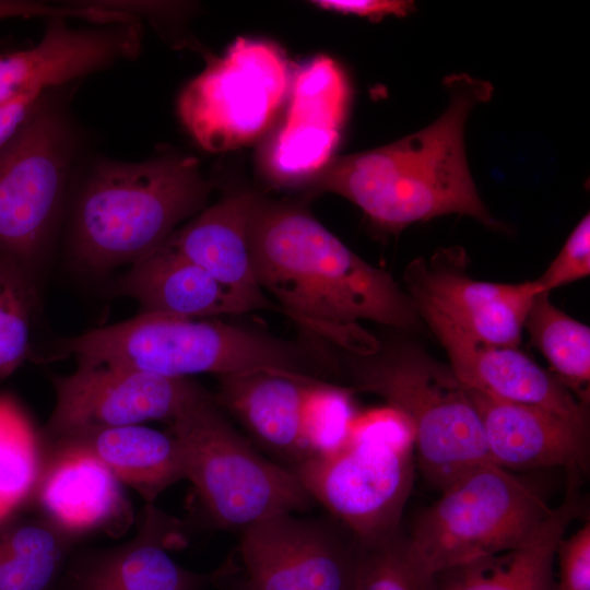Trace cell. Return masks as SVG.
<instances>
[{"label": "cell", "mask_w": 590, "mask_h": 590, "mask_svg": "<svg viewBox=\"0 0 590 590\" xmlns=\"http://www.w3.org/2000/svg\"><path fill=\"white\" fill-rule=\"evenodd\" d=\"M248 243L264 294L304 332L339 350L354 355L379 350V340L361 320L418 327L417 310L397 281L346 247L303 205L259 196Z\"/></svg>", "instance_id": "cell-1"}, {"label": "cell", "mask_w": 590, "mask_h": 590, "mask_svg": "<svg viewBox=\"0 0 590 590\" xmlns=\"http://www.w3.org/2000/svg\"><path fill=\"white\" fill-rule=\"evenodd\" d=\"M445 85L448 106L430 125L380 148L334 156L305 188L347 199L388 232L449 214L500 229L476 190L464 146L469 115L493 87L468 74L449 75Z\"/></svg>", "instance_id": "cell-2"}, {"label": "cell", "mask_w": 590, "mask_h": 590, "mask_svg": "<svg viewBox=\"0 0 590 590\" xmlns=\"http://www.w3.org/2000/svg\"><path fill=\"white\" fill-rule=\"evenodd\" d=\"M211 190L193 156L102 161L74 203L71 259L80 270L97 274L130 266L206 208Z\"/></svg>", "instance_id": "cell-3"}, {"label": "cell", "mask_w": 590, "mask_h": 590, "mask_svg": "<svg viewBox=\"0 0 590 590\" xmlns=\"http://www.w3.org/2000/svg\"><path fill=\"white\" fill-rule=\"evenodd\" d=\"M288 341L268 332L212 318L141 314L94 328L59 344L58 355H72L167 378L217 376L272 369L322 379L328 357L309 334Z\"/></svg>", "instance_id": "cell-4"}, {"label": "cell", "mask_w": 590, "mask_h": 590, "mask_svg": "<svg viewBox=\"0 0 590 590\" xmlns=\"http://www.w3.org/2000/svg\"><path fill=\"white\" fill-rule=\"evenodd\" d=\"M334 351L351 388L382 398L409 423L417 467L441 492L476 467L492 462L479 414L450 366L406 343L380 345L369 355Z\"/></svg>", "instance_id": "cell-5"}, {"label": "cell", "mask_w": 590, "mask_h": 590, "mask_svg": "<svg viewBox=\"0 0 590 590\" xmlns=\"http://www.w3.org/2000/svg\"><path fill=\"white\" fill-rule=\"evenodd\" d=\"M414 467L412 429L387 405L357 413L340 449L310 457L293 471L314 502L357 543L369 544L402 530Z\"/></svg>", "instance_id": "cell-6"}, {"label": "cell", "mask_w": 590, "mask_h": 590, "mask_svg": "<svg viewBox=\"0 0 590 590\" xmlns=\"http://www.w3.org/2000/svg\"><path fill=\"white\" fill-rule=\"evenodd\" d=\"M553 512L531 483L487 462L457 479L421 511L403 533L405 552L430 580L449 568L530 543Z\"/></svg>", "instance_id": "cell-7"}, {"label": "cell", "mask_w": 590, "mask_h": 590, "mask_svg": "<svg viewBox=\"0 0 590 590\" xmlns=\"http://www.w3.org/2000/svg\"><path fill=\"white\" fill-rule=\"evenodd\" d=\"M168 430L180 447L186 480L217 527L241 531L312 506L295 472L261 456L206 390L184 408Z\"/></svg>", "instance_id": "cell-8"}, {"label": "cell", "mask_w": 590, "mask_h": 590, "mask_svg": "<svg viewBox=\"0 0 590 590\" xmlns=\"http://www.w3.org/2000/svg\"><path fill=\"white\" fill-rule=\"evenodd\" d=\"M291 84L288 62L275 45L239 37L182 88L179 118L205 151L234 150L269 128Z\"/></svg>", "instance_id": "cell-9"}, {"label": "cell", "mask_w": 590, "mask_h": 590, "mask_svg": "<svg viewBox=\"0 0 590 590\" xmlns=\"http://www.w3.org/2000/svg\"><path fill=\"white\" fill-rule=\"evenodd\" d=\"M45 96L0 150V257L34 276L62 205L73 156L66 119Z\"/></svg>", "instance_id": "cell-10"}, {"label": "cell", "mask_w": 590, "mask_h": 590, "mask_svg": "<svg viewBox=\"0 0 590 590\" xmlns=\"http://www.w3.org/2000/svg\"><path fill=\"white\" fill-rule=\"evenodd\" d=\"M357 545L320 518L282 514L241 530L234 558L214 570L231 590H353Z\"/></svg>", "instance_id": "cell-11"}, {"label": "cell", "mask_w": 590, "mask_h": 590, "mask_svg": "<svg viewBox=\"0 0 590 590\" xmlns=\"http://www.w3.org/2000/svg\"><path fill=\"white\" fill-rule=\"evenodd\" d=\"M75 359L74 371L52 379L56 400L47 428L56 440L151 421L169 424L205 391L190 378H167L120 365Z\"/></svg>", "instance_id": "cell-12"}, {"label": "cell", "mask_w": 590, "mask_h": 590, "mask_svg": "<svg viewBox=\"0 0 590 590\" xmlns=\"http://www.w3.org/2000/svg\"><path fill=\"white\" fill-rule=\"evenodd\" d=\"M467 264L459 248L417 258L404 270L405 292L416 310H432L484 342L518 347L528 311L541 293L534 280L479 281L468 274Z\"/></svg>", "instance_id": "cell-13"}, {"label": "cell", "mask_w": 590, "mask_h": 590, "mask_svg": "<svg viewBox=\"0 0 590 590\" xmlns=\"http://www.w3.org/2000/svg\"><path fill=\"white\" fill-rule=\"evenodd\" d=\"M350 101L347 76L332 58L318 56L296 72L284 119L262 155L272 182L305 187L334 157Z\"/></svg>", "instance_id": "cell-14"}, {"label": "cell", "mask_w": 590, "mask_h": 590, "mask_svg": "<svg viewBox=\"0 0 590 590\" xmlns=\"http://www.w3.org/2000/svg\"><path fill=\"white\" fill-rule=\"evenodd\" d=\"M181 541L179 522L148 504L130 541L71 558L57 590H203L213 573L189 570L168 553Z\"/></svg>", "instance_id": "cell-15"}, {"label": "cell", "mask_w": 590, "mask_h": 590, "mask_svg": "<svg viewBox=\"0 0 590 590\" xmlns=\"http://www.w3.org/2000/svg\"><path fill=\"white\" fill-rule=\"evenodd\" d=\"M417 314L445 349L450 368L465 388L589 422L588 405L519 347L484 342L432 310L418 309Z\"/></svg>", "instance_id": "cell-16"}, {"label": "cell", "mask_w": 590, "mask_h": 590, "mask_svg": "<svg viewBox=\"0 0 590 590\" xmlns=\"http://www.w3.org/2000/svg\"><path fill=\"white\" fill-rule=\"evenodd\" d=\"M56 445L32 496L43 518L71 540L94 532L125 534L134 514L118 479L86 448L68 440Z\"/></svg>", "instance_id": "cell-17"}, {"label": "cell", "mask_w": 590, "mask_h": 590, "mask_svg": "<svg viewBox=\"0 0 590 590\" xmlns=\"http://www.w3.org/2000/svg\"><path fill=\"white\" fill-rule=\"evenodd\" d=\"M49 20L36 46L0 56V105L133 58L140 48L137 23L72 28L63 17Z\"/></svg>", "instance_id": "cell-18"}, {"label": "cell", "mask_w": 590, "mask_h": 590, "mask_svg": "<svg viewBox=\"0 0 590 590\" xmlns=\"http://www.w3.org/2000/svg\"><path fill=\"white\" fill-rule=\"evenodd\" d=\"M468 389V388H467ZM492 462L506 470L562 467L580 477L588 465L589 422L468 389Z\"/></svg>", "instance_id": "cell-19"}, {"label": "cell", "mask_w": 590, "mask_h": 590, "mask_svg": "<svg viewBox=\"0 0 590 590\" xmlns=\"http://www.w3.org/2000/svg\"><path fill=\"white\" fill-rule=\"evenodd\" d=\"M258 198L247 190L229 192L179 226L165 243L205 270L249 311L283 314L261 290L252 269L248 231Z\"/></svg>", "instance_id": "cell-20"}, {"label": "cell", "mask_w": 590, "mask_h": 590, "mask_svg": "<svg viewBox=\"0 0 590 590\" xmlns=\"http://www.w3.org/2000/svg\"><path fill=\"white\" fill-rule=\"evenodd\" d=\"M214 401L235 417L252 439L293 470L306 458L300 409L306 387L319 379L272 369L216 377Z\"/></svg>", "instance_id": "cell-21"}, {"label": "cell", "mask_w": 590, "mask_h": 590, "mask_svg": "<svg viewBox=\"0 0 590 590\" xmlns=\"http://www.w3.org/2000/svg\"><path fill=\"white\" fill-rule=\"evenodd\" d=\"M118 292L135 300L141 314L204 319L249 311L205 270L165 241L129 266Z\"/></svg>", "instance_id": "cell-22"}, {"label": "cell", "mask_w": 590, "mask_h": 590, "mask_svg": "<svg viewBox=\"0 0 590 590\" xmlns=\"http://www.w3.org/2000/svg\"><path fill=\"white\" fill-rule=\"evenodd\" d=\"M578 484L568 479L564 500L533 541L444 570L430 579L428 590H553L557 544L580 514Z\"/></svg>", "instance_id": "cell-23"}, {"label": "cell", "mask_w": 590, "mask_h": 590, "mask_svg": "<svg viewBox=\"0 0 590 590\" xmlns=\"http://www.w3.org/2000/svg\"><path fill=\"white\" fill-rule=\"evenodd\" d=\"M59 440L86 448L148 504H153L176 482L186 480L180 447L168 429L161 432L135 424L90 430Z\"/></svg>", "instance_id": "cell-24"}, {"label": "cell", "mask_w": 590, "mask_h": 590, "mask_svg": "<svg viewBox=\"0 0 590 590\" xmlns=\"http://www.w3.org/2000/svg\"><path fill=\"white\" fill-rule=\"evenodd\" d=\"M70 541L43 517L0 522V590H57Z\"/></svg>", "instance_id": "cell-25"}, {"label": "cell", "mask_w": 590, "mask_h": 590, "mask_svg": "<svg viewBox=\"0 0 590 590\" xmlns=\"http://www.w3.org/2000/svg\"><path fill=\"white\" fill-rule=\"evenodd\" d=\"M552 374L583 404L589 403L590 329L557 308L550 293L534 297L524 327Z\"/></svg>", "instance_id": "cell-26"}, {"label": "cell", "mask_w": 590, "mask_h": 590, "mask_svg": "<svg viewBox=\"0 0 590 590\" xmlns=\"http://www.w3.org/2000/svg\"><path fill=\"white\" fill-rule=\"evenodd\" d=\"M43 465L31 420L13 398L0 394V522L33 496Z\"/></svg>", "instance_id": "cell-27"}, {"label": "cell", "mask_w": 590, "mask_h": 590, "mask_svg": "<svg viewBox=\"0 0 590 590\" xmlns=\"http://www.w3.org/2000/svg\"><path fill=\"white\" fill-rule=\"evenodd\" d=\"M36 304L35 276L0 257V380L12 375L32 355Z\"/></svg>", "instance_id": "cell-28"}, {"label": "cell", "mask_w": 590, "mask_h": 590, "mask_svg": "<svg viewBox=\"0 0 590 590\" xmlns=\"http://www.w3.org/2000/svg\"><path fill=\"white\" fill-rule=\"evenodd\" d=\"M351 387L316 379L305 389L300 409V433L307 458L326 456L347 440L358 413ZM305 459V460H306Z\"/></svg>", "instance_id": "cell-29"}, {"label": "cell", "mask_w": 590, "mask_h": 590, "mask_svg": "<svg viewBox=\"0 0 590 590\" xmlns=\"http://www.w3.org/2000/svg\"><path fill=\"white\" fill-rule=\"evenodd\" d=\"M356 542V541H355ZM353 590H428L430 580L413 566L402 530L384 541L357 543Z\"/></svg>", "instance_id": "cell-30"}, {"label": "cell", "mask_w": 590, "mask_h": 590, "mask_svg": "<svg viewBox=\"0 0 590 590\" xmlns=\"http://www.w3.org/2000/svg\"><path fill=\"white\" fill-rule=\"evenodd\" d=\"M590 274V216L587 213L574 227L546 270L534 280L540 292L570 284Z\"/></svg>", "instance_id": "cell-31"}, {"label": "cell", "mask_w": 590, "mask_h": 590, "mask_svg": "<svg viewBox=\"0 0 590 590\" xmlns=\"http://www.w3.org/2000/svg\"><path fill=\"white\" fill-rule=\"evenodd\" d=\"M558 581L553 590H590V522L587 521L556 547Z\"/></svg>", "instance_id": "cell-32"}, {"label": "cell", "mask_w": 590, "mask_h": 590, "mask_svg": "<svg viewBox=\"0 0 590 590\" xmlns=\"http://www.w3.org/2000/svg\"><path fill=\"white\" fill-rule=\"evenodd\" d=\"M312 3L324 10L368 17L376 22L390 15L405 16L414 10V3L404 0H318Z\"/></svg>", "instance_id": "cell-33"}, {"label": "cell", "mask_w": 590, "mask_h": 590, "mask_svg": "<svg viewBox=\"0 0 590 590\" xmlns=\"http://www.w3.org/2000/svg\"><path fill=\"white\" fill-rule=\"evenodd\" d=\"M45 93L25 94L0 105V150L20 130Z\"/></svg>", "instance_id": "cell-34"}, {"label": "cell", "mask_w": 590, "mask_h": 590, "mask_svg": "<svg viewBox=\"0 0 590 590\" xmlns=\"http://www.w3.org/2000/svg\"><path fill=\"white\" fill-rule=\"evenodd\" d=\"M73 17L74 10L69 5H48L22 0H0V20L8 17Z\"/></svg>", "instance_id": "cell-35"}]
</instances>
